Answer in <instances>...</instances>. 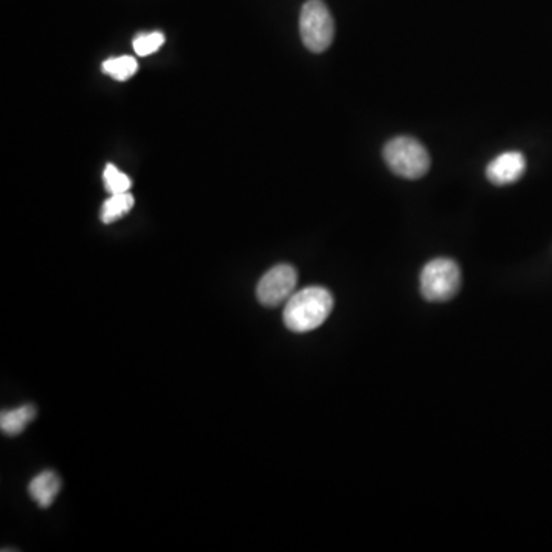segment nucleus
I'll return each instance as SVG.
<instances>
[{
	"label": "nucleus",
	"instance_id": "obj_8",
	"mask_svg": "<svg viewBox=\"0 0 552 552\" xmlns=\"http://www.w3.org/2000/svg\"><path fill=\"white\" fill-rule=\"evenodd\" d=\"M34 418H36V408L33 405H22L0 414V428L8 436H19Z\"/></svg>",
	"mask_w": 552,
	"mask_h": 552
},
{
	"label": "nucleus",
	"instance_id": "obj_3",
	"mask_svg": "<svg viewBox=\"0 0 552 552\" xmlns=\"http://www.w3.org/2000/svg\"><path fill=\"white\" fill-rule=\"evenodd\" d=\"M421 293L430 303H447L459 293L462 273L456 261L436 258L425 264L421 272Z\"/></svg>",
	"mask_w": 552,
	"mask_h": 552
},
{
	"label": "nucleus",
	"instance_id": "obj_5",
	"mask_svg": "<svg viewBox=\"0 0 552 552\" xmlns=\"http://www.w3.org/2000/svg\"><path fill=\"white\" fill-rule=\"evenodd\" d=\"M298 272L290 264H278L264 273L257 286V298L263 306L276 307L287 303L295 293Z\"/></svg>",
	"mask_w": 552,
	"mask_h": 552
},
{
	"label": "nucleus",
	"instance_id": "obj_1",
	"mask_svg": "<svg viewBox=\"0 0 552 552\" xmlns=\"http://www.w3.org/2000/svg\"><path fill=\"white\" fill-rule=\"evenodd\" d=\"M332 293L326 287L310 286L287 299L284 324L293 333H307L321 327L333 310Z\"/></svg>",
	"mask_w": 552,
	"mask_h": 552
},
{
	"label": "nucleus",
	"instance_id": "obj_12",
	"mask_svg": "<svg viewBox=\"0 0 552 552\" xmlns=\"http://www.w3.org/2000/svg\"><path fill=\"white\" fill-rule=\"evenodd\" d=\"M163 43H165V34L154 31V33L138 34L132 45H134V51L138 56L146 57L160 50Z\"/></svg>",
	"mask_w": 552,
	"mask_h": 552
},
{
	"label": "nucleus",
	"instance_id": "obj_11",
	"mask_svg": "<svg viewBox=\"0 0 552 552\" xmlns=\"http://www.w3.org/2000/svg\"><path fill=\"white\" fill-rule=\"evenodd\" d=\"M103 181H105V188L109 194H125V192L131 191L132 181L125 172L120 171L117 166H106L105 172H103Z\"/></svg>",
	"mask_w": 552,
	"mask_h": 552
},
{
	"label": "nucleus",
	"instance_id": "obj_9",
	"mask_svg": "<svg viewBox=\"0 0 552 552\" xmlns=\"http://www.w3.org/2000/svg\"><path fill=\"white\" fill-rule=\"evenodd\" d=\"M132 207H134V197H132L131 192L111 195L103 203L100 218L105 224L115 223V221L128 215Z\"/></svg>",
	"mask_w": 552,
	"mask_h": 552
},
{
	"label": "nucleus",
	"instance_id": "obj_7",
	"mask_svg": "<svg viewBox=\"0 0 552 552\" xmlns=\"http://www.w3.org/2000/svg\"><path fill=\"white\" fill-rule=\"evenodd\" d=\"M60 477L57 476L54 471H43V473L37 474L33 480L30 482V491L31 499L46 510L53 505L54 500H56L57 494L60 491Z\"/></svg>",
	"mask_w": 552,
	"mask_h": 552
},
{
	"label": "nucleus",
	"instance_id": "obj_6",
	"mask_svg": "<svg viewBox=\"0 0 552 552\" xmlns=\"http://www.w3.org/2000/svg\"><path fill=\"white\" fill-rule=\"evenodd\" d=\"M526 171L525 155L522 152H503L487 166V178L496 186L516 183Z\"/></svg>",
	"mask_w": 552,
	"mask_h": 552
},
{
	"label": "nucleus",
	"instance_id": "obj_4",
	"mask_svg": "<svg viewBox=\"0 0 552 552\" xmlns=\"http://www.w3.org/2000/svg\"><path fill=\"white\" fill-rule=\"evenodd\" d=\"M299 33L307 50L324 53L335 37V20L322 0H307L299 16Z\"/></svg>",
	"mask_w": 552,
	"mask_h": 552
},
{
	"label": "nucleus",
	"instance_id": "obj_2",
	"mask_svg": "<svg viewBox=\"0 0 552 552\" xmlns=\"http://www.w3.org/2000/svg\"><path fill=\"white\" fill-rule=\"evenodd\" d=\"M382 155L390 171L398 177L418 180L430 171V154L418 138L407 135L391 138L385 143Z\"/></svg>",
	"mask_w": 552,
	"mask_h": 552
},
{
	"label": "nucleus",
	"instance_id": "obj_10",
	"mask_svg": "<svg viewBox=\"0 0 552 552\" xmlns=\"http://www.w3.org/2000/svg\"><path fill=\"white\" fill-rule=\"evenodd\" d=\"M102 69L112 79L125 82L137 73L138 63L132 56L112 57L103 62Z\"/></svg>",
	"mask_w": 552,
	"mask_h": 552
}]
</instances>
